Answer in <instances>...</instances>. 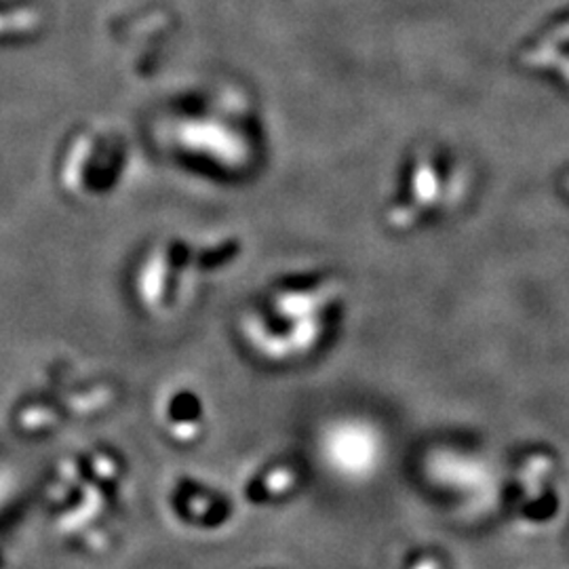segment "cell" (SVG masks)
Here are the masks:
<instances>
[{
  "label": "cell",
  "mask_w": 569,
  "mask_h": 569,
  "mask_svg": "<svg viewBox=\"0 0 569 569\" xmlns=\"http://www.w3.org/2000/svg\"><path fill=\"white\" fill-rule=\"evenodd\" d=\"M380 441L363 425H338L323 439L327 467L346 481H366L380 467Z\"/></svg>",
  "instance_id": "6da1fadb"
},
{
  "label": "cell",
  "mask_w": 569,
  "mask_h": 569,
  "mask_svg": "<svg viewBox=\"0 0 569 569\" xmlns=\"http://www.w3.org/2000/svg\"><path fill=\"white\" fill-rule=\"evenodd\" d=\"M428 475L437 488L446 489L467 505L470 512H486L496 500L493 475L481 462L462 456L432 458Z\"/></svg>",
  "instance_id": "7a4b0ae2"
},
{
  "label": "cell",
  "mask_w": 569,
  "mask_h": 569,
  "mask_svg": "<svg viewBox=\"0 0 569 569\" xmlns=\"http://www.w3.org/2000/svg\"><path fill=\"white\" fill-rule=\"evenodd\" d=\"M552 468H550L549 458H531L528 465L521 470L519 477V486H521V510L542 519L549 510L545 509V505L549 502V488L552 483Z\"/></svg>",
  "instance_id": "3957f363"
},
{
  "label": "cell",
  "mask_w": 569,
  "mask_h": 569,
  "mask_svg": "<svg viewBox=\"0 0 569 569\" xmlns=\"http://www.w3.org/2000/svg\"><path fill=\"white\" fill-rule=\"evenodd\" d=\"M409 569H443V563H441V559L439 557H435V555H422V557H418Z\"/></svg>",
  "instance_id": "277c9868"
}]
</instances>
